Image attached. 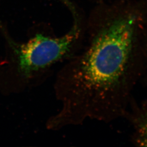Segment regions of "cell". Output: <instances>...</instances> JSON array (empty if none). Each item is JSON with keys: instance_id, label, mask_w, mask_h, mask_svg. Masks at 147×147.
<instances>
[{"instance_id": "cell-1", "label": "cell", "mask_w": 147, "mask_h": 147, "mask_svg": "<svg viewBox=\"0 0 147 147\" xmlns=\"http://www.w3.org/2000/svg\"><path fill=\"white\" fill-rule=\"evenodd\" d=\"M138 30L132 15L91 28L81 48L56 76L53 90L59 108L47 119V129L124 117L143 71L144 41Z\"/></svg>"}, {"instance_id": "cell-2", "label": "cell", "mask_w": 147, "mask_h": 147, "mask_svg": "<svg viewBox=\"0 0 147 147\" xmlns=\"http://www.w3.org/2000/svg\"><path fill=\"white\" fill-rule=\"evenodd\" d=\"M84 38L81 22L76 18L73 26L61 36L39 32L23 42L9 40V68L14 90L23 92L41 85L58 64L79 51Z\"/></svg>"}, {"instance_id": "cell-3", "label": "cell", "mask_w": 147, "mask_h": 147, "mask_svg": "<svg viewBox=\"0 0 147 147\" xmlns=\"http://www.w3.org/2000/svg\"><path fill=\"white\" fill-rule=\"evenodd\" d=\"M124 118L131 125L132 143L147 147V101L138 103L132 97Z\"/></svg>"}, {"instance_id": "cell-4", "label": "cell", "mask_w": 147, "mask_h": 147, "mask_svg": "<svg viewBox=\"0 0 147 147\" xmlns=\"http://www.w3.org/2000/svg\"><path fill=\"white\" fill-rule=\"evenodd\" d=\"M141 80L147 84V41L144 42V58L142 77Z\"/></svg>"}]
</instances>
